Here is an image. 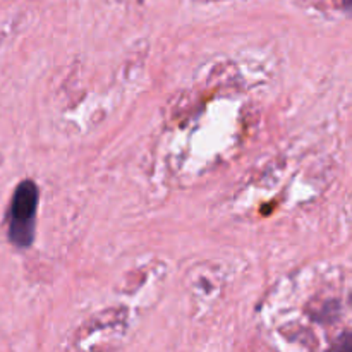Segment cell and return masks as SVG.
I'll return each mask as SVG.
<instances>
[{
    "instance_id": "1",
    "label": "cell",
    "mask_w": 352,
    "mask_h": 352,
    "mask_svg": "<svg viewBox=\"0 0 352 352\" xmlns=\"http://www.w3.org/2000/svg\"><path fill=\"white\" fill-rule=\"evenodd\" d=\"M36 184L23 181L12 195L9 208V239L17 248H30L34 239V222L38 210Z\"/></svg>"
},
{
    "instance_id": "2",
    "label": "cell",
    "mask_w": 352,
    "mask_h": 352,
    "mask_svg": "<svg viewBox=\"0 0 352 352\" xmlns=\"http://www.w3.org/2000/svg\"><path fill=\"white\" fill-rule=\"evenodd\" d=\"M332 352H352V329L342 332L333 340Z\"/></svg>"
},
{
    "instance_id": "3",
    "label": "cell",
    "mask_w": 352,
    "mask_h": 352,
    "mask_svg": "<svg viewBox=\"0 0 352 352\" xmlns=\"http://www.w3.org/2000/svg\"><path fill=\"white\" fill-rule=\"evenodd\" d=\"M342 7L346 10H349V12H352V0H342Z\"/></svg>"
}]
</instances>
